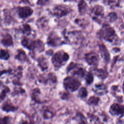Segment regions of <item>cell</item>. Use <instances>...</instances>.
<instances>
[{"label":"cell","instance_id":"obj_28","mask_svg":"<svg viewBox=\"0 0 124 124\" xmlns=\"http://www.w3.org/2000/svg\"><path fill=\"white\" fill-rule=\"evenodd\" d=\"M10 118L9 117H5L0 118V124H10Z\"/></svg>","mask_w":124,"mask_h":124},{"label":"cell","instance_id":"obj_40","mask_svg":"<svg viewBox=\"0 0 124 124\" xmlns=\"http://www.w3.org/2000/svg\"><path fill=\"white\" fill-rule=\"evenodd\" d=\"M123 74H124V70H123Z\"/></svg>","mask_w":124,"mask_h":124},{"label":"cell","instance_id":"obj_23","mask_svg":"<svg viewBox=\"0 0 124 124\" xmlns=\"http://www.w3.org/2000/svg\"><path fill=\"white\" fill-rule=\"evenodd\" d=\"M39 64L40 67L42 68L43 70H45L47 69V62L45 58H41L39 60Z\"/></svg>","mask_w":124,"mask_h":124},{"label":"cell","instance_id":"obj_25","mask_svg":"<svg viewBox=\"0 0 124 124\" xmlns=\"http://www.w3.org/2000/svg\"><path fill=\"white\" fill-rule=\"evenodd\" d=\"M9 54L7 51L5 50H1L0 51V59L6 60L9 58Z\"/></svg>","mask_w":124,"mask_h":124},{"label":"cell","instance_id":"obj_26","mask_svg":"<svg viewBox=\"0 0 124 124\" xmlns=\"http://www.w3.org/2000/svg\"><path fill=\"white\" fill-rule=\"evenodd\" d=\"M78 94H79V96L81 98H84L87 96L88 94V92L85 88L82 87L80 89Z\"/></svg>","mask_w":124,"mask_h":124},{"label":"cell","instance_id":"obj_7","mask_svg":"<svg viewBox=\"0 0 124 124\" xmlns=\"http://www.w3.org/2000/svg\"><path fill=\"white\" fill-rule=\"evenodd\" d=\"M68 71L72 70V74L79 78H82L85 74V69L81 67H78L77 64L74 63H71L67 67Z\"/></svg>","mask_w":124,"mask_h":124},{"label":"cell","instance_id":"obj_15","mask_svg":"<svg viewBox=\"0 0 124 124\" xmlns=\"http://www.w3.org/2000/svg\"><path fill=\"white\" fill-rule=\"evenodd\" d=\"M78 8L79 13L81 15H83L86 12L88 6L84 0H80L78 4Z\"/></svg>","mask_w":124,"mask_h":124},{"label":"cell","instance_id":"obj_17","mask_svg":"<svg viewBox=\"0 0 124 124\" xmlns=\"http://www.w3.org/2000/svg\"><path fill=\"white\" fill-rule=\"evenodd\" d=\"M22 44L23 46L29 49L34 48V42L28 39H24L22 41Z\"/></svg>","mask_w":124,"mask_h":124},{"label":"cell","instance_id":"obj_8","mask_svg":"<svg viewBox=\"0 0 124 124\" xmlns=\"http://www.w3.org/2000/svg\"><path fill=\"white\" fill-rule=\"evenodd\" d=\"M109 111L112 115L123 116L124 115V106L114 103L110 106Z\"/></svg>","mask_w":124,"mask_h":124},{"label":"cell","instance_id":"obj_41","mask_svg":"<svg viewBox=\"0 0 124 124\" xmlns=\"http://www.w3.org/2000/svg\"><path fill=\"white\" fill-rule=\"evenodd\" d=\"M123 27L124 28V25H123Z\"/></svg>","mask_w":124,"mask_h":124},{"label":"cell","instance_id":"obj_22","mask_svg":"<svg viewBox=\"0 0 124 124\" xmlns=\"http://www.w3.org/2000/svg\"><path fill=\"white\" fill-rule=\"evenodd\" d=\"M99 101V98L95 96L91 97L88 101V103L90 105L92 106H96L98 104Z\"/></svg>","mask_w":124,"mask_h":124},{"label":"cell","instance_id":"obj_27","mask_svg":"<svg viewBox=\"0 0 124 124\" xmlns=\"http://www.w3.org/2000/svg\"><path fill=\"white\" fill-rule=\"evenodd\" d=\"M75 22L77 23V24H78L79 26L82 27L85 26L86 25H87V23H88L86 20L84 18L76 19Z\"/></svg>","mask_w":124,"mask_h":124},{"label":"cell","instance_id":"obj_18","mask_svg":"<svg viewBox=\"0 0 124 124\" xmlns=\"http://www.w3.org/2000/svg\"><path fill=\"white\" fill-rule=\"evenodd\" d=\"M2 109L6 111H15L17 108L13 105L11 103L6 102L2 107Z\"/></svg>","mask_w":124,"mask_h":124},{"label":"cell","instance_id":"obj_33","mask_svg":"<svg viewBox=\"0 0 124 124\" xmlns=\"http://www.w3.org/2000/svg\"><path fill=\"white\" fill-rule=\"evenodd\" d=\"M50 0H38L37 3L40 5H45L48 3Z\"/></svg>","mask_w":124,"mask_h":124},{"label":"cell","instance_id":"obj_37","mask_svg":"<svg viewBox=\"0 0 124 124\" xmlns=\"http://www.w3.org/2000/svg\"><path fill=\"white\" fill-rule=\"evenodd\" d=\"M73 0H64V1H72Z\"/></svg>","mask_w":124,"mask_h":124},{"label":"cell","instance_id":"obj_32","mask_svg":"<svg viewBox=\"0 0 124 124\" xmlns=\"http://www.w3.org/2000/svg\"><path fill=\"white\" fill-rule=\"evenodd\" d=\"M53 116V113L48 110H46L45 111L44 113V116L45 118H51Z\"/></svg>","mask_w":124,"mask_h":124},{"label":"cell","instance_id":"obj_35","mask_svg":"<svg viewBox=\"0 0 124 124\" xmlns=\"http://www.w3.org/2000/svg\"><path fill=\"white\" fill-rule=\"evenodd\" d=\"M22 124H29L28 122H24L23 123H22Z\"/></svg>","mask_w":124,"mask_h":124},{"label":"cell","instance_id":"obj_9","mask_svg":"<svg viewBox=\"0 0 124 124\" xmlns=\"http://www.w3.org/2000/svg\"><path fill=\"white\" fill-rule=\"evenodd\" d=\"M47 44L53 46H59L62 43L61 38L54 32H52L47 38Z\"/></svg>","mask_w":124,"mask_h":124},{"label":"cell","instance_id":"obj_1","mask_svg":"<svg viewBox=\"0 0 124 124\" xmlns=\"http://www.w3.org/2000/svg\"><path fill=\"white\" fill-rule=\"evenodd\" d=\"M98 35L100 37L113 44L117 45L119 43V37L115 30L108 24H104L102 28L99 31Z\"/></svg>","mask_w":124,"mask_h":124},{"label":"cell","instance_id":"obj_11","mask_svg":"<svg viewBox=\"0 0 124 124\" xmlns=\"http://www.w3.org/2000/svg\"><path fill=\"white\" fill-rule=\"evenodd\" d=\"M33 13V10L28 6L20 7L18 10V14L20 17L26 18L31 16Z\"/></svg>","mask_w":124,"mask_h":124},{"label":"cell","instance_id":"obj_2","mask_svg":"<svg viewBox=\"0 0 124 124\" xmlns=\"http://www.w3.org/2000/svg\"><path fill=\"white\" fill-rule=\"evenodd\" d=\"M64 36L69 43L75 45H80L83 40V35L79 31H65Z\"/></svg>","mask_w":124,"mask_h":124},{"label":"cell","instance_id":"obj_30","mask_svg":"<svg viewBox=\"0 0 124 124\" xmlns=\"http://www.w3.org/2000/svg\"><path fill=\"white\" fill-rule=\"evenodd\" d=\"M7 91H8L7 89H4L2 91V92L0 94V102H1L4 99L6 96V93L7 92Z\"/></svg>","mask_w":124,"mask_h":124},{"label":"cell","instance_id":"obj_24","mask_svg":"<svg viewBox=\"0 0 124 124\" xmlns=\"http://www.w3.org/2000/svg\"><path fill=\"white\" fill-rule=\"evenodd\" d=\"M85 79H86V81L87 84L90 85L91 84L93 80V74H92V73L91 72H88L85 77Z\"/></svg>","mask_w":124,"mask_h":124},{"label":"cell","instance_id":"obj_14","mask_svg":"<svg viewBox=\"0 0 124 124\" xmlns=\"http://www.w3.org/2000/svg\"><path fill=\"white\" fill-rule=\"evenodd\" d=\"M99 49L101 52V54L104 59V60L107 61L108 62L109 60V54L107 48H106L105 46L103 45H101L99 46Z\"/></svg>","mask_w":124,"mask_h":124},{"label":"cell","instance_id":"obj_20","mask_svg":"<svg viewBox=\"0 0 124 124\" xmlns=\"http://www.w3.org/2000/svg\"><path fill=\"white\" fill-rule=\"evenodd\" d=\"M106 4L109 5L111 8L118 6L119 4V0H105Z\"/></svg>","mask_w":124,"mask_h":124},{"label":"cell","instance_id":"obj_5","mask_svg":"<svg viewBox=\"0 0 124 124\" xmlns=\"http://www.w3.org/2000/svg\"><path fill=\"white\" fill-rule=\"evenodd\" d=\"M90 16L96 22L100 23L104 16V9L103 7L99 5H95L91 10Z\"/></svg>","mask_w":124,"mask_h":124},{"label":"cell","instance_id":"obj_16","mask_svg":"<svg viewBox=\"0 0 124 124\" xmlns=\"http://www.w3.org/2000/svg\"><path fill=\"white\" fill-rule=\"evenodd\" d=\"M2 43L5 46H10L13 44V40L12 36L9 34L5 35L1 41Z\"/></svg>","mask_w":124,"mask_h":124},{"label":"cell","instance_id":"obj_19","mask_svg":"<svg viewBox=\"0 0 124 124\" xmlns=\"http://www.w3.org/2000/svg\"><path fill=\"white\" fill-rule=\"evenodd\" d=\"M34 42V48H37L40 51L44 50L45 47L43 43L40 40H36L33 41Z\"/></svg>","mask_w":124,"mask_h":124},{"label":"cell","instance_id":"obj_21","mask_svg":"<svg viewBox=\"0 0 124 124\" xmlns=\"http://www.w3.org/2000/svg\"><path fill=\"white\" fill-rule=\"evenodd\" d=\"M16 58L20 61H24L27 60V57L25 52L22 50H20L18 51V54L16 56Z\"/></svg>","mask_w":124,"mask_h":124},{"label":"cell","instance_id":"obj_10","mask_svg":"<svg viewBox=\"0 0 124 124\" xmlns=\"http://www.w3.org/2000/svg\"><path fill=\"white\" fill-rule=\"evenodd\" d=\"M85 60L89 64L96 66L98 64L99 58L96 53L90 52L86 54Z\"/></svg>","mask_w":124,"mask_h":124},{"label":"cell","instance_id":"obj_39","mask_svg":"<svg viewBox=\"0 0 124 124\" xmlns=\"http://www.w3.org/2000/svg\"><path fill=\"white\" fill-rule=\"evenodd\" d=\"M89 0V1H94V0Z\"/></svg>","mask_w":124,"mask_h":124},{"label":"cell","instance_id":"obj_4","mask_svg":"<svg viewBox=\"0 0 124 124\" xmlns=\"http://www.w3.org/2000/svg\"><path fill=\"white\" fill-rule=\"evenodd\" d=\"M80 85V82L74 77H67L63 80V85L68 91L74 92L77 90Z\"/></svg>","mask_w":124,"mask_h":124},{"label":"cell","instance_id":"obj_31","mask_svg":"<svg viewBox=\"0 0 124 124\" xmlns=\"http://www.w3.org/2000/svg\"><path fill=\"white\" fill-rule=\"evenodd\" d=\"M23 31L24 33L29 34L31 32V29L28 25H24L23 26Z\"/></svg>","mask_w":124,"mask_h":124},{"label":"cell","instance_id":"obj_29","mask_svg":"<svg viewBox=\"0 0 124 124\" xmlns=\"http://www.w3.org/2000/svg\"><path fill=\"white\" fill-rule=\"evenodd\" d=\"M108 17L109 20L110 22H113L115 20H116V19L117 18V15L113 12L109 14V15H108Z\"/></svg>","mask_w":124,"mask_h":124},{"label":"cell","instance_id":"obj_12","mask_svg":"<svg viewBox=\"0 0 124 124\" xmlns=\"http://www.w3.org/2000/svg\"><path fill=\"white\" fill-rule=\"evenodd\" d=\"M94 91L96 94L102 95L105 94L108 92V90L105 85L103 83H99L94 86Z\"/></svg>","mask_w":124,"mask_h":124},{"label":"cell","instance_id":"obj_13","mask_svg":"<svg viewBox=\"0 0 124 124\" xmlns=\"http://www.w3.org/2000/svg\"><path fill=\"white\" fill-rule=\"evenodd\" d=\"M93 72L94 74L99 77L100 78L102 79H104L106 78L108 75V72L104 69L100 68V69H97V68H95L93 70Z\"/></svg>","mask_w":124,"mask_h":124},{"label":"cell","instance_id":"obj_6","mask_svg":"<svg viewBox=\"0 0 124 124\" xmlns=\"http://www.w3.org/2000/svg\"><path fill=\"white\" fill-rule=\"evenodd\" d=\"M71 11L67 5L61 4L55 6L53 10V14L58 17H61L69 14Z\"/></svg>","mask_w":124,"mask_h":124},{"label":"cell","instance_id":"obj_34","mask_svg":"<svg viewBox=\"0 0 124 124\" xmlns=\"http://www.w3.org/2000/svg\"><path fill=\"white\" fill-rule=\"evenodd\" d=\"M67 93H63L62 94V95H61V97L62 98H63V99H65V98H66L67 97Z\"/></svg>","mask_w":124,"mask_h":124},{"label":"cell","instance_id":"obj_38","mask_svg":"<svg viewBox=\"0 0 124 124\" xmlns=\"http://www.w3.org/2000/svg\"><path fill=\"white\" fill-rule=\"evenodd\" d=\"M79 124H85V123L84 122H82L80 123Z\"/></svg>","mask_w":124,"mask_h":124},{"label":"cell","instance_id":"obj_3","mask_svg":"<svg viewBox=\"0 0 124 124\" xmlns=\"http://www.w3.org/2000/svg\"><path fill=\"white\" fill-rule=\"evenodd\" d=\"M69 59V55L63 51L56 52L52 58V62L55 68H60L65 64Z\"/></svg>","mask_w":124,"mask_h":124},{"label":"cell","instance_id":"obj_36","mask_svg":"<svg viewBox=\"0 0 124 124\" xmlns=\"http://www.w3.org/2000/svg\"><path fill=\"white\" fill-rule=\"evenodd\" d=\"M123 92L124 93V82L123 84Z\"/></svg>","mask_w":124,"mask_h":124}]
</instances>
